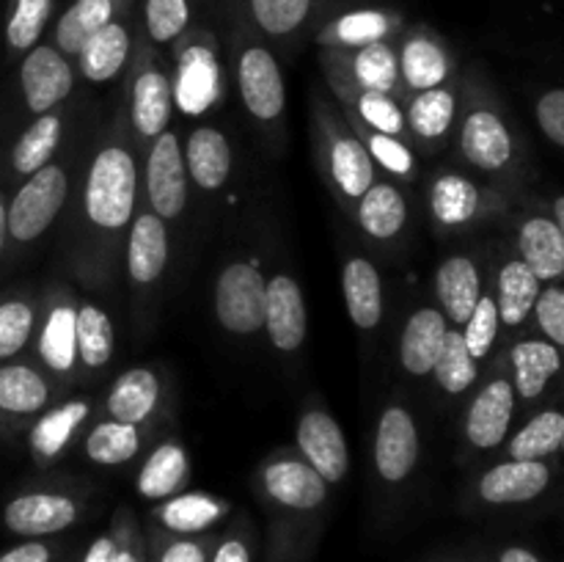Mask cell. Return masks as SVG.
<instances>
[{"label":"cell","mask_w":564,"mask_h":562,"mask_svg":"<svg viewBox=\"0 0 564 562\" xmlns=\"http://www.w3.org/2000/svg\"><path fill=\"white\" fill-rule=\"evenodd\" d=\"M138 191L135 160L127 149L105 147L94 154L86 180V213L99 229H121L132 218Z\"/></svg>","instance_id":"6da1fadb"},{"label":"cell","mask_w":564,"mask_h":562,"mask_svg":"<svg viewBox=\"0 0 564 562\" xmlns=\"http://www.w3.org/2000/svg\"><path fill=\"white\" fill-rule=\"evenodd\" d=\"M66 193H69V180H66V171L61 165L47 163L36 174L28 176V182L17 191L14 202L6 213L9 235L22 242L44 235L64 207Z\"/></svg>","instance_id":"7a4b0ae2"},{"label":"cell","mask_w":564,"mask_h":562,"mask_svg":"<svg viewBox=\"0 0 564 562\" xmlns=\"http://www.w3.org/2000/svg\"><path fill=\"white\" fill-rule=\"evenodd\" d=\"M264 281L262 270L251 262L226 264L215 284V314L231 334H257L264 328Z\"/></svg>","instance_id":"3957f363"},{"label":"cell","mask_w":564,"mask_h":562,"mask_svg":"<svg viewBox=\"0 0 564 562\" xmlns=\"http://www.w3.org/2000/svg\"><path fill=\"white\" fill-rule=\"evenodd\" d=\"M80 518V505L66 494H22L11 499L3 510V523L11 534L25 540H42L75 527Z\"/></svg>","instance_id":"277c9868"},{"label":"cell","mask_w":564,"mask_h":562,"mask_svg":"<svg viewBox=\"0 0 564 562\" xmlns=\"http://www.w3.org/2000/svg\"><path fill=\"white\" fill-rule=\"evenodd\" d=\"M147 191L154 215L176 218L187 204V165L180 138L163 130L147 160Z\"/></svg>","instance_id":"5b68a950"},{"label":"cell","mask_w":564,"mask_h":562,"mask_svg":"<svg viewBox=\"0 0 564 562\" xmlns=\"http://www.w3.org/2000/svg\"><path fill=\"white\" fill-rule=\"evenodd\" d=\"M237 80H240L242 102L251 110L253 119H279L286 102V91L279 61L268 47H262V44H246L242 47L240 64H237Z\"/></svg>","instance_id":"8992f818"},{"label":"cell","mask_w":564,"mask_h":562,"mask_svg":"<svg viewBox=\"0 0 564 562\" xmlns=\"http://www.w3.org/2000/svg\"><path fill=\"white\" fill-rule=\"evenodd\" d=\"M297 446L308 466L325 479V483H341L350 468V452H347L345 433L339 422L325 411H308L297 422Z\"/></svg>","instance_id":"52a82bcc"},{"label":"cell","mask_w":564,"mask_h":562,"mask_svg":"<svg viewBox=\"0 0 564 562\" xmlns=\"http://www.w3.org/2000/svg\"><path fill=\"white\" fill-rule=\"evenodd\" d=\"M20 83L28 108L42 116L50 114L61 99H66L75 77H72V66L61 50L36 44L33 50H28L25 61H22Z\"/></svg>","instance_id":"ba28073f"},{"label":"cell","mask_w":564,"mask_h":562,"mask_svg":"<svg viewBox=\"0 0 564 562\" xmlns=\"http://www.w3.org/2000/svg\"><path fill=\"white\" fill-rule=\"evenodd\" d=\"M419 461V430L411 413L389 406L375 435V466L386 483H402Z\"/></svg>","instance_id":"9c48e42d"},{"label":"cell","mask_w":564,"mask_h":562,"mask_svg":"<svg viewBox=\"0 0 564 562\" xmlns=\"http://www.w3.org/2000/svg\"><path fill=\"white\" fill-rule=\"evenodd\" d=\"M264 494L286 512H314L328 499V483L303 461H273L262 472Z\"/></svg>","instance_id":"30bf717a"},{"label":"cell","mask_w":564,"mask_h":562,"mask_svg":"<svg viewBox=\"0 0 564 562\" xmlns=\"http://www.w3.org/2000/svg\"><path fill=\"white\" fill-rule=\"evenodd\" d=\"M264 331L279 350L292 353L306 339V303L292 275H275L264 292Z\"/></svg>","instance_id":"8fae6325"},{"label":"cell","mask_w":564,"mask_h":562,"mask_svg":"<svg viewBox=\"0 0 564 562\" xmlns=\"http://www.w3.org/2000/svg\"><path fill=\"white\" fill-rule=\"evenodd\" d=\"M512 413H516V386L505 378H496L474 397L466 419V435L479 450H494L510 433Z\"/></svg>","instance_id":"7c38bea8"},{"label":"cell","mask_w":564,"mask_h":562,"mask_svg":"<svg viewBox=\"0 0 564 562\" xmlns=\"http://www.w3.org/2000/svg\"><path fill=\"white\" fill-rule=\"evenodd\" d=\"M551 468L543 461H507L479 479V496L488 505H523L549 488Z\"/></svg>","instance_id":"4fadbf2b"},{"label":"cell","mask_w":564,"mask_h":562,"mask_svg":"<svg viewBox=\"0 0 564 562\" xmlns=\"http://www.w3.org/2000/svg\"><path fill=\"white\" fill-rule=\"evenodd\" d=\"M463 154L482 171H499L512 158V138L494 110H471L463 121Z\"/></svg>","instance_id":"5bb4252c"},{"label":"cell","mask_w":564,"mask_h":562,"mask_svg":"<svg viewBox=\"0 0 564 562\" xmlns=\"http://www.w3.org/2000/svg\"><path fill=\"white\" fill-rule=\"evenodd\" d=\"M435 290H438L444 317H449L455 325H466L471 312L477 309L479 298H482V281H479L477 264L463 257V253L444 259L438 273H435Z\"/></svg>","instance_id":"9a60e30c"},{"label":"cell","mask_w":564,"mask_h":562,"mask_svg":"<svg viewBox=\"0 0 564 562\" xmlns=\"http://www.w3.org/2000/svg\"><path fill=\"white\" fill-rule=\"evenodd\" d=\"M446 317L438 309H419L408 317L400 339V361L411 375L433 372L446 339Z\"/></svg>","instance_id":"2e32d148"},{"label":"cell","mask_w":564,"mask_h":562,"mask_svg":"<svg viewBox=\"0 0 564 562\" xmlns=\"http://www.w3.org/2000/svg\"><path fill=\"white\" fill-rule=\"evenodd\" d=\"M187 176H193L202 191H218L231 174V147L226 136L215 127H196L182 149Z\"/></svg>","instance_id":"e0dca14e"},{"label":"cell","mask_w":564,"mask_h":562,"mask_svg":"<svg viewBox=\"0 0 564 562\" xmlns=\"http://www.w3.org/2000/svg\"><path fill=\"white\" fill-rule=\"evenodd\" d=\"M169 264V231L160 215H138L127 248V270L135 284H152Z\"/></svg>","instance_id":"ac0fdd59"},{"label":"cell","mask_w":564,"mask_h":562,"mask_svg":"<svg viewBox=\"0 0 564 562\" xmlns=\"http://www.w3.org/2000/svg\"><path fill=\"white\" fill-rule=\"evenodd\" d=\"M518 248L527 268L540 281H554L564 275V237L556 220L534 215L518 231Z\"/></svg>","instance_id":"d6986e66"},{"label":"cell","mask_w":564,"mask_h":562,"mask_svg":"<svg viewBox=\"0 0 564 562\" xmlns=\"http://www.w3.org/2000/svg\"><path fill=\"white\" fill-rule=\"evenodd\" d=\"M341 292H345L347 312L358 328L369 331L383 317V284L369 259L352 257L341 270Z\"/></svg>","instance_id":"ffe728a7"},{"label":"cell","mask_w":564,"mask_h":562,"mask_svg":"<svg viewBox=\"0 0 564 562\" xmlns=\"http://www.w3.org/2000/svg\"><path fill=\"white\" fill-rule=\"evenodd\" d=\"M119 0H75L55 25V44L64 55H80L83 47L116 20Z\"/></svg>","instance_id":"44dd1931"},{"label":"cell","mask_w":564,"mask_h":562,"mask_svg":"<svg viewBox=\"0 0 564 562\" xmlns=\"http://www.w3.org/2000/svg\"><path fill=\"white\" fill-rule=\"evenodd\" d=\"M130 28L121 20L108 22V25L83 47V53L77 55V58H80L83 77L91 83L113 80V77L124 69L127 58H130Z\"/></svg>","instance_id":"7402d4cb"},{"label":"cell","mask_w":564,"mask_h":562,"mask_svg":"<svg viewBox=\"0 0 564 562\" xmlns=\"http://www.w3.org/2000/svg\"><path fill=\"white\" fill-rule=\"evenodd\" d=\"M226 510L229 505L209 494H182L169 496V501L158 507V521L176 538H193L215 527L226 516Z\"/></svg>","instance_id":"603a6c76"},{"label":"cell","mask_w":564,"mask_h":562,"mask_svg":"<svg viewBox=\"0 0 564 562\" xmlns=\"http://www.w3.org/2000/svg\"><path fill=\"white\" fill-rule=\"evenodd\" d=\"M516 391L523 400H534L545 391L549 380L562 369L560 347L549 339H523L512 347Z\"/></svg>","instance_id":"cb8c5ba5"},{"label":"cell","mask_w":564,"mask_h":562,"mask_svg":"<svg viewBox=\"0 0 564 562\" xmlns=\"http://www.w3.org/2000/svg\"><path fill=\"white\" fill-rule=\"evenodd\" d=\"M171 119V83L154 66H147L132 86V125L147 138H158Z\"/></svg>","instance_id":"d4e9b609"},{"label":"cell","mask_w":564,"mask_h":562,"mask_svg":"<svg viewBox=\"0 0 564 562\" xmlns=\"http://www.w3.org/2000/svg\"><path fill=\"white\" fill-rule=\"evenodd\" d=\"M330 176L347 198H361L375 185V163L356 136H336L328 152Z\"/></svg>","instance_id":"484cf974"},{"label":"cell","mask_w":564,"mask_h":562,"mask_svg":"<svg viewBox=\"0 0 564 562\" xmlns=\"http://www.w3.org/2000/svg\"><path fill=\"white\" fill-rule=\"evenodd\" d=\"M160 397V383L152 369H130L113 383L108 397L110 419L124 424H141L154 411Z\"/></svg>","instance_id":"4316f807"},{"label":"cell","mask_w":564,"mask_h":562,"mask_svg":"<svg viewBox=\"0 0 564 562\" xmlns=\"http://www.w3.org/2000/svg\"><path fill=\"white\" fill-rule=\"evenodd\" d=\"M400 75L405 77L413 91L438 88L449 77V55L433 36L416 33L402 44Z\"/></svg>","instance_id":"83f0119b"},{"label":"cell","mask_w":564,"mask_h":562,"mask_svg":"<svg viewBox=\"0 0 564 562\" xmlns=\"http://www.w3.org/2000/svg\"><path fill=\"white\" fill-rule=\"evenodd\" d=\"M187 474H191V463H187L185 450L174 441H165L143 463L138 474V494L143 499H169L185 485Z\"/></svg>","instance_id":"f1b7e54d"},{"label":"cell","mask_w":564,"mask_h":562,"mask_svg":"<svg viewBox=\"0 0 564 562\" xmlns=\"http://www.w3.org/2000/svg\"><path fill=\"white\" fill-rule=\"evenodd\" d=\"M408 220L405 196L394 185H372L358 198V224L378 240L400 235Z\"/></svg>","instance_id":"f546056e"},{"label":"cell","mask_w":564,"mask_h":562,"mask_svg":"<svg viewBox=\"0 0 564 562\" xmlns=\"http://www.w3.org/2000/svg\"><path fill=\"white\" fill-rule=\"evenodd\" d=\"M540 298V279L527 268L523 259H512L499 273V320L505 325H521Z\"/></svg>","instance_id":"4dcf8cb0"},{"label":"cell","mask_w":564,"mask_h":562,"mask_svg":"<svg viewBox=\"0 0 564 562\" xmlns=\"http://www.w3.org/2000/svg\"><path fill=\"white\" fill-rule=\"evenodd\" d=\"M88 411H91L88 402L72 400V402H64L61 408H55V411L44 413L31 430V450L36 452L39 457L58 455V452L69 444L75 430L86 422Z\"/></svg>","instance_id":"1f68e13d"},{"label":"cell","mask_w":564,"mask_h":562,"mask_svg":"<svg viewBox=\"0 0 564 562\" xmlns=\"http://www.w3.org/2000/svg\"><path fill=\"white\" fill-rule=\"evenodd\" d=\"M47 383L36 369L25 364L0 367V411L36 413L47 402Z\"/></svg>","instance_id":"d6a6232c"},{"label":"cell","mask_w":564,"mask_h":562,"mask_svg":"<svg viewBox=\"0 0 564 562\" xmlns=\"http://www.w3.org/2000/svg\"><path fill=\"white\" fill-rule=\"evenodd\" d=\"M61 141V119L55 114H42L17 141L11 163H14L17 174H36L39 169L50 163L53 152L58 149Z\"/></svg>","instance_id":"836d02e7"},{"label":"cell","mask_w":564,"mask_h":562,"mask_svg":"<svg viewBox=\"0 0 564 562\" xmlns=\"http://www.w3.org/2000/svg\"><path fill=\"white\" fill-rule=\"evenodd\" d=\"M77 358L86 367L99 369L113 356V323L108 314L94 303H83L77 309Z\"/></svg>","instance_id":"e575fe53"},{"label":"cell","mask_w":564,"mask_h":562,"mask_svg":"<svg viewBox=\"0 0 564 562\" xmlns=\"http://www.w3.org/2000/svg\"><path fill=\"white\" fill-rule=\"evenodd\" d=\"M564 439V413L560 411H540L532 422L518 430L516 439L510 441L512 461H543L562 450Z\"/></svg>","instance_id":"d590c367"},{"label":"cell","mask_w":564,"mask_h":562,"mask_svg":"<svg viewBox=\"0 0 564 562\" xmlns=\"http://www.w3.org/2000/svg\"><path fill=\"white\" fill-rule=\"evenodd\" d=\"M77 309L66 306V303H58V306L50 312L47 323H44L42 342H39V350H42V358L47 361L50 369L55 372H66L72 369L77 358Z\"/></svg>","instance_id":"8d00e7d4"},{"label":"cell","mask_w":564,"mask_h":562,"mask_svg":"<svg viewBox=\"0 0 564 562\" xmlns=\"http://www.w3.org/2000/svg\"><path fill=\"white\" fill-rule=\"evenodd\" d=\"M400 77V55L394 53L389 42H372L356 47L352 55V80L361 86V91H383L389 94Z\"/></svg>","instance_id":"74e56055"},{"label":"cell","mask_w":564,"mask_h":562,"mask_svg":"<svg viewBox=\"0 0 564 562\" xmlns=\"http://www.w3.org/2000/svg\"><path fill=\"white\" fill-rule=\"evenodd\" d=\"M138 450H141L138 424H124L116 422V419L97 424L86 439L88 457L94 463H99V466H121V463H130Z\"/></svg>","instance_id":"f35d334b"},{"label":"cell","mask_w":564,"mask_h":562,"mask_svg":"<svg viewBox=\"0 0 564 562\" xmlns=\"http://www.w3.org/2000/svg\"><path fill=\"white\" fill-rule=\"evenodd\" d=\"M430 204H433V215L444 226L466 224V220H471L477 215L479 191L466 176L446 174L433 185Z\"/></svg>","instance_id":"ab89813d"},{"label":"cell","mask_w":564,"mask_h":562,"mask_svg":"<svg viewBox=\"0 0 564 562\" xmlns=\"http://www.w3.org/2000/svg\"><path fill=\"white\" fill-rule=\"evenodd\" d=\"M433 372L441 389L449 391V395H463L477 380V358L468 350L466 339H463V331H446L444 347H441Z\"/></svg>","instance_id":"60d3db41"},{"label":"cell","mask_w":564,"mask_h":562,"mask_svg":"<svg viewBox=\"0 0 564 562\" xmlns=\"http://www.w3.org/2000/svg\"><path fill=\"white\" fill-rule=\"evenodd\" d=\"M452 119H455V94L444 86L419 91V97L411 102V110H408L413 132L424 141H435V138L444 136Z\"/></svg>","instance_id":"b9f144b4"},{"label":"cell","mask_w":564,"mask_h":562,"mask_svg":"<svg viewBox=\"0 0 564 562\" xmlns=\"http://www.w3.org/2000/svg\"><path fill=\"white\" fill-rule=\"evenodd\" d=\"M248 9L268 36L284 39L306 25L314 0H248Z\"/></svg>","instance_id":"7bdbcfd3"},{"label":"cell","mask_w":564,"mask_h":562,"mask_svg":"<svg viewBox=\"0 0 564 562\" xmlns=\"http://www.w3.org/2000/svg\"><path fill=\"white\" fill-rule=\"evenodd\" d=\"M53 14V0H11L6 42L11 50H33Z\"/></svg>","instance_id":"ee69618b"},{"label":"cell","mask_w":564,"mask_h":562,"mask_svg":"<svg viewBox=\"0 0 564 562\" xmlns=\"http://www.w3.org/2000/svg\"><path fill=\"white\" fill-rule=\"evenodd\" d=\"M391 33V17L383 11L361 9L339 17L330 28L328 42L341 44V47H364V44L383 42Z\"/></svg>","instance_id":"f6af8a7d"},{"label":"cell","mask_w":564,"mask_h":562,"mask_svg":"<svg viewBox=\"0 0 564 562\" xmlns=\"http://www.w3.org/2000/svg\"><path fill=\"white\" fill-rule=\"evenodd\" d=\"M143 25L158 44L174 42L191 25V0H143Z\"/></svg>","instance_id":"bcb514c9"},{"label":"cell","mask_w":564,"mask_h":562,"mask_svg":"<svg viewBox=\"0 0 564 562\" xmlns=\"http://www.w3.org/2000/svg\"><path fill=\"white\" fill-rule=\"evenodd\" d=\"M499 323H501L499 309H496L494 298L490 295L479 298L477 309H474L466 328H463V339H466L468 350H471V356L477 358V361L488 356L490 347H494L496 334H499Z\"/></svg>","instance_id":"7dc6e473"},{"label":"cell","mask_w":564,"mask_h":562,"mask_svg":"<svg viewBox=\"0 0 564 562\" xmlns=\"http://www.w3.org/2000/svg\"><path fill=\"white\" fill-rule=\"evenodd\" d=\"M356 110L367 127L375 132H386V136H400L405 130V119L402 110L397 108L394 99L383 91H361L356 99Z\"/></svg>","instance_id":"c3c4849f"},{"label":"cell","mask_w":564,"mask_h":562,"mask_svg":"<svg viewBox=\"0 0 564 562\" xmlns=\"http://www.w3.org/2000/svg\"><path fill=\"white\" fill-rule=\"evenodd\" d=\"M33 331V309L25 301H6L0 306V358H9L25 347Z\"/></svg>","instance_id":"681fc988"},{"label":"cell","mask_w":564,"mask_h":562,"mask_svg":"<svg viewBox=\"0 0 564 562\" xmlns=\"http://www.w3.org/2000/svg\"><path fill=\"white\" fill-rule=\"evenodd\" d=\"M369 154L378 160L383 169H389L391 174L408 176L416 171V158H413L411 149L400 141L397 136H386V132H372L369 136Z\"/></svg>","instance_id":"f907efd6"},{"label":"cell","mask_w":564,"mask_h":562,"mask_svg":"<svg viewBox=\"0 0 564 562\" xmlns=\"http://www.w3.org/2000/svg\"><path fill=\"white\" fill-rule=\"evenodd\" d=\"M534 314H538V325L545 339L554 342L556 347H564V287L540 290Z\"/></svg>","instance_id":"816d5d0a"},{"label":"cell","mask_w":564,"mask_h":562,"mask_svg":"<svg viewBox=\"0 0 564 562\" xmlns=\"http://www.w3.org/2000/svg\"><path fill=\"white\" fill-rule=\"evenodd\" d=\"M538 121L540 130H543L556 147H564V88H554V91L540 97Z\"/></svg>","instance_id":"f5cc1de1"},{"label":"cell","mask_w":564,"mask_h":562,"mask_svg":"<svg viewBox=\"0 0 564 562\" xmlns=\"http://www.w3.org/2000/svg\"><path fill=\"white\" fill-rule=\"evenodd\" d=\"M209 543L198 538H174L158 551L154 562H207Z\"/></svg>","instance_id":"db71d44e"},{"label":"cell","mask_w":564,"mask_h":562,"mask_svg":"<svg viewBox=\"0 0 564 562\" xmlns=\"http://www.w3.org/2000/svg\"><path fill=\"white\" fill-rule=\"evenodd\" d=\"M207 562H253L251 540L240 532L226 534V538L218 540V545L209 551Z\"/></svg>","instance_id":"11a10c76"},{"label":"cell","mask_w":564,"mask_h":562,"mask_svg":"<svg viewBox=\"0 0 564 562\" xmlns=\"http://www.w3.org/2000/svg\"><path fill=\"white\" fill-rule=\"evenodd\" d=\"M0 562H53V545L44 540H22L0 554Z\"/></svg>","instance_id":"9f6ffc18"},{"label":"cell","mask_w":564,"mask_h":562,"mask_svg":"<svg viewBox=\"0 0 564 562\" xmlns=\"http://www.w3.org/2000/svg\"><path fill=\"white\" fill-rule=\"evenodd\" d=\"M110 562H143L141 545L132 538L130 529H116V551Z\"/></svg>","instance_id":"6f0895ef"},{"label":"cell","mask_w":564,"mask_h":562,"mask_svg":"<svg viewBox=\"0 0 564 562\" xmlns=\"http://www.w3.org/2000/svg\"><path fill=\"white\" fill-rule=\"evenodd\" d=\"M116 551V532L99 534L97 540H91V545L83 554V562H110Z\"/></svg>","instance_id":"680465c9"},{"label":"cell","mask_w":564,"mask_h":562,"mask_svg":"<svg viewBox=\"0 0 564 562\" xmlns=\"http://www.w3.org/2000/svg\"><path fill=\"white\" fill-rule=\"evenodd\" d=\"M496 562H540V556L534 551L523 549V545H507Z\"/></svg>","instance_id":"91938a15"},{"label":"cell","mask_w":564,"mask_h":562,"mask_svg":"<svg viewBox=\"0 0 564 562\" xmlns=\"http://www.w3.org/2000/svg\"><path fill=\"white\" fill-rule=\"evenodd\" d=\"M554 215H556V226H560V231L564 237V196H560L554 202Z\"/></svg>","instance_id":"94428289"},{"label":"cell","mask_w":564,"mask_h":562,"mask_svg":"<svg viewBox=\"0 0 564 562\" xmlns=\"http://www.w3.org/2000/svg\"><path fill=\"white\" fill-rule=\"evenodd\" d=\"M3 224H6V209L3 204H0V235H3Z\"/></svg>","instance_id":"6125c7cd"},{"label":"cell","mask_w":564,"mask_h":562,"mask_svg":"<svg viewBox=\"0 0 564 562\" xmlns=\"http://www.w3.org/2000/svg\"><path fill=\"white\" fill-rule=\"evenodd\" d=\"M562 450H564V439H562Z\"/></svg>","instance_id":"be15d7a7"},{"label":"cell","mask_w":564,"mask_h":562,"mask_svg":"<svg viewBox=\"0 0 564 562\" xmlns=\"http://www.w3.org/2000/svg\"><path fill=\"white\" fill-rule=\"evenodd\" d=\"M457 562H466V560H457Z\"/></svg>","instance_id":"e7e4bbea"}]
</instances>
